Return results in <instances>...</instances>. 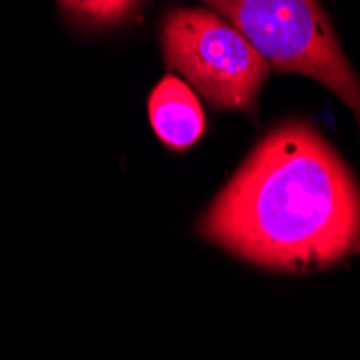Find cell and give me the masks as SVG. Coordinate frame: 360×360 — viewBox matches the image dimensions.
Masks as SVG:
<instances>
[{"label": "cell", "instance_id": "1", "mask_svg": "<svg viewBox=\"0 0 360 360\" xmlns=\"http://www.w3.org/2000/svg\"><path fill=\"white\" fill-rule=\"evenodd\" d=\"M196 233L272 272L326 270L360 252V186L313 125L285 121L248 153Z\"/></svg>", "mask_w": 360, "mask_h": 360}, {"label": "cell", "instance_id": "4", "mask_svg": "<svg viewBox=\"0 0 360 360\" xmlns=\"http://www.w3.org/2000/svg\"><path fill=\"white\" fill-rule=\"evenodd\" d=\"M155 136L173 151L190 149L205 132V115L194 91L179 76H165L149 95Z\"/></svg>", "mask_w": 360, "mask_h": 360}, {"label": "cell", "instance_id": "2", "mask_svg": "<svg viewBox=\"0 0 360 360\" xmlns=\"http://www.w3.org/2000/svg\"><path fill=\"white\" fill-rule=\"evenodd\" d=\"M205 7L233 24L270 68L302 74L328 86L354 112L360 127V78L345 58L319 3L224 0Z\"/></svg>", "mask_w": 360, "mask_h": 360}, {"label": "cell", "instance_id": "5", "mask_svg": "<svg viewBox=\"0 0 360 360\" xmlns=\"http://www.w3.org/2000/svg\"><path fill=\"white\" fill-rule=\"evenodd\" d=\"M60 9L86 26H117L136 13L134 3H60Z\"/></svg>", "mask_w": 360, "mask_h": 360}, {"label": "cell", "instance_id": "3", "mask_svg": "<svg viewBox=\"0 0 360 360\" xmlns=\"http://www.w3.org/2000/svg\"><path fill=\"white\" fill-rule=\"evenodd\" d=\"M165 63L218 110L252 115L270 65L212 9H173L160 30Z\"/></svg>", "mask_w": 360, "mask_h": 360}]
</instances>
